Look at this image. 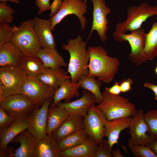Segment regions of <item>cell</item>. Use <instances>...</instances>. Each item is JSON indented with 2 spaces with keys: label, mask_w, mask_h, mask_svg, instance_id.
<instances>
[{
  "label": "cell",
  "mask_w": 157,
  "mask_h": 157,
  "mask_svg": "<svg viewBox=\"0 0 157 157\" xmlns=\"http://www.w3.org/2000/svg\"><path fill=\"white\" fill-rule=\"evenodd\" d=\"M28 76L36 77L45 68L41 59L36 56H23L18 67Z\"/></svg>",
  "instance_id": "cell-28"
},
{
  "label": "cell",
  "mask_w": 157,
  "mask_h": 157,
  "mask_svg": "<svg viewBox=\"0 0 157 157\" xmlns=\"http://www.w3.org/2000/svg\"><path fill=\"white\" fill-rule=\"evenodd\" d=\"M127 15L124 22L118 23L113 34V38L128 31L132 32L141 28L143 23L153 16L157 17V6H149L146 3L138 6H131L127 10Z\"/></svg>",
  "instance_id": "cell-4"
},
{
  "label": "cell",
  "mask_w": 157,
  "mask_h": 157,
  "mask_svg": "<svg viewBox=\"0 0 157 157\" xmlns=\"http://www.w3.org/2000/svg\"><path fill=\"white\" fill-rule=\"evenodd\" d=\"M98 145L88 136L81 144L71 149L59 151L58 157H95Z\"/></svg>",
  "instance_id": "cell-23"
},
{
  "label": "cell",
  "mask_w": 157,
  "mask_h": 157,
  "mask_svg": "<svg viewBox=\"0 0 157 157\" xmlns=\"http://www.w3.org/2000/svg\"><path fill=\"white\" fill-rule=\"evenodd\" d=\"M36 106L32 100L21 94L8 96L0 102V107L15 119L27 117Z\"/></svg>",
  "instance_id": "cell-7"
},
{
  "label": "cell",
  "mask_w": 157,
  "mask_h": 157,
  "mask_svg": "<svg viewBox=\"0 0 157 157\" xmlns=\"http://www.w3.org/2000/svg\"><path fill=\"white\" fill-rule=\"evenodd\" d=\"M155 72L156 74L157 75V67H156L155 68Z\"/></svg>",
  "instance_id": "cell-46"
},
{
  "label": "cell",
  "mask_w": 157,
  "mask_h": 157,
  "mask_svg": "<svg viewBox=\"0 0 157 157\" xmlns=\"http://www.w3.org/2000/svg\"><path fill=\"white\" fill-rule=\"evenodd\" d=\"M23 55L11 42L0 46V66L19 67Z\"/></svg>",
  "instance_id": "cell-24"
},
{
  "label": "cell",
  "mask_w": 157,
  "mask_h": 157,
  "mask_svg": "<svg viewBox=\"0 0 157 157\" xmlns=\"http://www.w3.org/2000/svg\"><path fill=\"white\" fill-rule=\"evenodd\" d=\"M87 44V42L78 35L75 38L69 39L66 44L62 46V49L69 54L67 71L66 73L69 74L72 82H77L82 76L88 74L90 55Z\"/></svg>",
  "instance_id": "cell-2"
},
{
  "label": "cell",
  "mask_w": 157,
  "mask_h": 157,
  "mask_svg": "<svg viewBox=\"0 0 157 157\" xmlns=\"http://www.w3.org/2000/svg\"><path fill=\"white\" fill-rule=\"evenodd\" d=\"M144 86L150 89L153 92L154 94L155 99L157 100V85L152 83L146 82L144 84Z\"/></svg>",
  "instance_id": "cell-42"
},
{
  "label": "cell",
  "mask_w": 157,
  "mask_h": 157,
  "mask_svg": "<svg viewBox=\"0 0 157 157\" xmlns=\"http://www.w3.org/2000/svg\"><path fill=\"white\" fill-rule=\"evenodd\" d=\"M102 95L101 101L96 106L108 120L133 117L137 111L135 105L127 98L111 94L105 90Z\"/></svg>",
  "instance_id": "cell-3"
},
{
  "label": "cell",
  "mask_w": 157,
  "mask_h": 157,
  "mask_svg": "<svg viewBox=\"0 0 157 157\" xmlns=\"http://www.w3.org/2000/svg\"><path fill=\"white\" fill-rule=\"evenodd\" d=\"M147 145L150 147L157 155V139H154Z\"/></svg>",
  "instance_id": "cell-43"
},
{
  "label": "cell",
  "mask_w": 157,
  "mask_h": 157,
  "mask_svg": "<svg viewBox=\"0 0 157 157\" xmlns=\"http://www.w3.org/2000/svg\"><path fill=\"white\" fill-rule=\"evenodd\" d=\"M128 128L130 135L128 142L129 147L137 145H147L154 139L148 134L149 128L142 109L137 111L132 117Z\"/></svg>",
  "instance_id": "cell-12"
},
{
  "label": "cell",
  "mask_w": 157,
  "mask_h": 157,
  "mask_svg": "<svg viewBox=\"0 0 157 157\" xmlns=\"http://www.w3.org/2000/svg\"><path fill=\"white\" fill-rule=\"evenodd\" d=\"M44 84L56 90L65 80L70 78L62 68H45L36 77Z\"/></svg>",
  "instance_id": "cell-22"
},
{
  "label": "cell",
  "mask_w": 157,
  "mask_h": 157,
  "mask_svg": "<svg viewBox=\"0 0 157 157\" xmlns=\"http://www.w3.org/2000/svg\"><path fill=\"white\" fill-rule=\"evenodd\" d=\"M146 33L141 27L129 34H121L113 38L116 41L121 42H128L131 47V52L129 55V60L137 65L143 63V52Z\"/></svg>",
  "instance_id": "cell-13"
},
{
  "label": "cell",
  "mask_w": 157,
  "mask_h": 157,
  "mask_svg": "<svg viewBox=\"0 0 157 157\" xmlns=\"http://www.w3.org/2000/svg\"><path fill=\"white\" fill-rule=\"evenodd\" d=\"M157 21L153 22L151 27L146 34L143 50L142 62L151 60L157 56Z\"/></svg>",
  "instance_id": "cell-29"
},
{
  "label": "cell",
  "mask_w": 157,
  "mask_h": 157,
  "mask_svg": "<svg viewBox=\"0 0 157 157\" xmlns=\"http://www.w3.org/2000/svg\"><path fill=\"white\" fill-rule=\"evenodd\" d=\"M93 5L92 21L91 28L88 38L89 40L94 31H96L100 39L105 43L108 38L107 32L109 29L108 15L111 12L106 6L105 0H90Z\"/></svg>",
  "instance_id": "cell-9"
},
{
  "label": "cell",
  "mask_w": 157,
  "mask_h": 157,
  "mask_svg": "<svg viewBox=\"0 0 157 157\" xmlns=\"http://www.w3.org/2000/svg\"><path fill=\"white\" fill-rule=\"evenodd\" d=\"M144 118L149 128L148 135L157 139V109L148 111L144 114Z\"/></svg>",
  "instance_id": "cell-32"
},
{
  "label": "cell",
  "mask_w": 157,
  "mask_h": 157,
  "mask_svg": "<svg viewBox=\"0 0 157 157\" xmlns=\"http://www.w3.org/2000/svg\"><path fill=\"white\" fill-rule=\"evenodd\" d=\"M27 118L16 119L9 126L0 130V157L5 156L9 144L27 129Z\"/></svg>",
  "instance_id": "cell-16"
},
{
  "label": "cell",
  "mask_w": 157,
  "mask_h": 157,
  "mask_svg": "<svg viewBox=\"0 0 157 157\" xmlns=\"http://www.w3.org/2000/svg\"><path fill=\"white\" fill-rule=\"evenodd\" d=\"M1 1H9L11 2H12L15 3L17 4L19 3H21V2L17 0H0Z\"/></svg>",
  "instance_id": "cell-45"
},
{
  "label": "cell",
  "mask_w": 157,
  "mask_h": 157,
  "mask_svg": "<svg viewBox=\"0 0 157 157\" xmlns=\"http://www.w3.org/2000/svg\"><path fill=\"white\" fill-rule=\"evenodd\" d=\"M95 78L84 75L81 77L78 81L80 83L81 88L89 91L94 96L98 104L101 101L103 98L100 90L102 82Z\"/></svg>",
  "instance_id": "cell-31"
},
{
  "label": "cell",
  "mask_w": 157,
  "mask_h": 157,
  "mask_svg": "<svg viewBox=\"0 0 157 157\" xmlns=\"http://www.w3.org/2000/svg\"><path fill=\"white\" fill-rule=\"evenodd\" d=\"M69 114L66 110L58 105H51L48 112L47 134L52 135L53 131L63 122Z\"/></svg>",
  "instance_id": "cell-26"
},
{
  "label": "cell",
  "mask_w": 157,
  "mask_h": 157,
  "mask_svg": "<svg viewBox=\"0 0 157 157\" xmlns=\"http://www.w3.org/2000/svg\"><path fill=\"white\" fill-rule=\"evenodd\" d=\"M88 136L85 129L79 130L57 141L58 149L63 151L73 148L84 142Z\"/></svg>",
  "instance_id": "cell-30"
},
{
  "label": "cell",
  "mask_w": 157,
  "mask_h": 157,
  "mask_svg": "<svg viewBox=\"0 0 157 157\" xmlns=\"http://www.w3.org/2000/svg\"><path fill=\"white\" fill-rule=\"evenodd\" d=\"M36 56L41 59L45 68H58L67 66L64 58L56 48H42Z\"/></svg>",
  "instance_id": "cell-27"
},
{
  "label": "cell",
  "mask_w": 157,
  "mask_h": 157,
  "mask_svg": "<svg viewBox=\"0 0 157 157\" xmlns=\"http://www.w3.org/2000/svg\"><path fill=\"white\" fill-rule=\"evenodd\" d=\"M62 6L58 13L50 18L51 21L52 31L55 26L59 23L66 16L74 14L78 19L82 31L85 30L87 24V19L84 15L87 11V2L83 0H63Z\"/></svg>",
  "instance_id": "cell-8"
},
{
  "label": "cell",
  "mask_w": 157,
  "mask_h": 157,
  "mask_svg": "<svg viewBox=\"0 0 157 157\" xmlns=\"http://www.w3.org/2000/svg\"><path fill=\"white\" fill-rule=\"evenodd\" d=\"M15 120L0 107V130L9 126Z\"/></svg>",
  "instance_id": "cell-37"
},
{
  "label": "cell",
  "mask_w": 157,
  "mask_h": 157,
  "mask_svg": "<svg viewBox=\"0 0 157 157\" xmlns=\"http://www.w3.org/2000/svg\"><path fill=\"white\" fill-rule=\"evenodd\" d=\"M112 149L108 140L103 139L98 145L95 157H111Z\"/></svg>",
  "instance_id": "cell-36"
},
{
  "label": "cell",
  "mask_w": 157,
  "mask_h": 157,
  "mask_svg": "<svg viewBox=\"0 0 157 157\" xmlns=\"http://www.w3.org/2000/svg\"><path fill=\"white\" fill-rule=\"evenodd\" d=\"M103 113L95 104L89 108L84 118V129L89 136L99 145L104 137V123L106 119Z\"/></svg>",
  "instance_id": "cell-11"
},
{
  "label": "cell",
  "mask_w": 157,
  "mask_h": 157,
  "mask_svg": "<svg viewBox=\"0 0 157 157\" xmlns=\"http://www.w3.org/2000/svg\"><path fill=\"white\" fill-rule=\"evenodd\" d=\"M132 117L119 118L110 121L104 120V137L107 138L110 148L115 144H119L118 140L121 132L128 128L132 120Z\"/></svg>",
  "instance_id": "cell-18"
},
{
  "label": "cell",
  "mask_w": 157,
  "mask_h": 157,
  "mask_svg": "<svg viewBox=\"0 0 157 157\" xmlns=\"http://www.w3.org/2000/svg\"><path fill=\"white\" fill-rule=\"evenodd\" d=\"M17 27L14 24L12 26L9 23H0V46L11 42L13 35Z\"/></svg>",
  "instance_id": "cell-33"
},
{
  "label": "cell",
  "mask_w": 157,
  "mask_h": 157,
  "mask_svg": "<svg viewBox=\"0 0 157 157\" xmlns=\"http://www.w3.org/2000/svg\"><path fill=\"white\" fill-rule=\"evenodd\" d=\"M50 0H36L35 4L38 9V13L39 15L44 12L50 10Z\"/></svg>",
  "instance_id": "cell-38"
},
{
  "label": "cell",
  "mask_w": 157,
  "mask_h": 157,
  "mask_svg": "<svg viewBox=\"0 0 157 157\" xmlns=\"http://www.w3.org/2000/svg\"><path fill=\"white\" fill-rule=\"evenodd\" d=\"M20 145L11 157H34L37 140L27 129L21 132L12 141Z\"/></svg>",
  "instance_id": "cell-19"
},
{
  "label": "cell",
  "mask_w": 157,
  "mask_h": 157,
  "mask_svg": "<svg viewBox=\"0 0 157 157\" xmlns=\"http://www.w3.org/2000/svg\"><path fill=\"white\" fill-rule=\"evenodd\" d=\"M63 3V0H53L50 5V12L49 15L50 18L58 13L60 8Z\"/></svg>",
  "instance_id": "cell-39"
},
{
  "label": "cell",
  "mask_w": 157,
  "mask_h": 157,
  "mask_svg": "<svg viewBox=\"0 0 157 157\" xmlns=\"http://www.w3.org/2000/svg\"><path fill=\"white\" fill-rule=\"evenodd\" d=\"M83 92L82 97L78 99L67 103L60 102L57 105L65 109L70 114L77 115L84 118L90 107L96 103L97 101L94 96L89 91L83 89Z\"/></svg>",
  "instance_id": "cell-15"
},
{
  "label": "cell",
  "mask_w": 157,
  "mask_h": 157,
  "mask_svg": "<svg viewBox=\"0 0 157 157\" xmlns=\"http://www.w3.org/2000/svg\"><path fill=\"white\" fill-rule=\"evenodd\" d=\"M83 129H84V117L77 115L69 114L63 122L53 131L52 135L57 141Z\"/></svg>",
  "instance_id": "cell-20"
},
{
  "label": "cell",
  "mask_w": 157,
  "mask_h": 157,
  "mask_svg": "<svg viewBox=\"0 0 157 157\" xmlns=\"http://www.w3.org/2000/svg\"><path fill=\"white\" fill-rule=\"evenodd\" d=\"M81 88L79 81L74 82L70 78L65 80L56 89L53 97V102L51 106L57 105L62 100L65 102H70L71 99L79 96V89Z\"/></svg>",
  "instance_id": "cell-21"
},
{
  "label": "cell",
  "mask_w": 157,
  "mask_h": 157,
  "mask_svg": "<svg viewBox=\"0 0 157 157\" xmlns=\"http://www.w3.org/2000/svg\"><path fill=\"white\" fill-rule=\"evenodd\" d=\"M34 19L20 23L13 35L12 42L24 56H36L42 49L33 27Z\"/></svg>",
  "instance_id": "cell-5"
},
{
  "label": "cell",
  "mask_w": 157,
  "mask_h": 157,
  "mask_svg": "<svg viewBox=\"0 0 157 157\" xmlns=\"http://www.w3.org/2000/svg\"><path fill=\"white\" fill-rule=\"evenodd\" d=\"M134 156L137 157H157L152 149L146 145H134L129 147Z\"/></svg>",
  "instance_id": "cell-35"
},
{
  "label": "cell",
  "mask_w": 157,
  "mask_h": 157,
  "mask_svg": "<svg viewBox=\"0 0 157 157\" xmlns=\"http://www.w3.org/2000/svg\"><path fill=\"white\" fill-rule=\"evenodd\" d=\"M105 90L109 93L115 95H119L121 92L120 85L117 82H116L110 88L106 87Z\"/></svg>",
  "instance_id": "cell-41"
},
{
  "label": "cell",
  "mask_w": 157,
  "mask_h": 157,
  "mask_svg": "<svg viewBox=\"0 0 157 157\" xmlns=\"http://www.w3.org/2000/svg\"><path fill=\"white\" fill-rule=\"evenodd\" d=\"M59 151L53 135L47 134L42 138L37 140L34 157H58Z\"/></svg>",
  "instance_id": "cell-25"
},
{
  "label": "cell",
  "mask_w": 157,
  "mask_h": 157,
  "mask_svg": "<svg viewBox=\"0 0 157 157\" xmlns=\"http://www.w3.org/2000/svg\"><path fill=\"white\" fill-rule=\"evenodd\" d=\"M88 49L90 55L88 75L103 83H111L118 70V59L108 56L101 46H90Z\"/></svg>",
  "instance_id": "cell-1"
},
{
  "label": "cell",
  "mask_w": 157,
  "mask_h": 157,
  "mask_svg": "<svg viewBox=\"0 0 157 157\" xmlns=\"http://www.w3.org/2000/svg\"><path fill=\"white\" fill-rule=\"evenodd\" d=\"M28 76L18 67H0V102L6 97L21 94Z\"/></svg>",
  "instance_id": "cell-6"
},
{
  "label": "cell",
  "mask_w": 157,
  "mask_h": 157,
  "mask_svg": "<svg viewBox=\"0 0 157 157\" xmlns=\"http://www.w3.org/2000/svg\"><path fill=\"white\" fill-rule=\"evenodd\" d=\"M51 21L37 17L34 18L33 27L39 44L42 49L56 48V43L52 33Z\"/></svg>",
  "instance_id": "cell-17"
},
{
  "label": "cell",
  "mask_w": 157,
  "mask_h": 157,
  "mask_svg": "<svg viewBox=\"0 0 157 157\" xmlns=\"http://www.w3.org/2000/svg\"><path fill=\"white\" fill-rule=\"evenodd\" d=\"M50 98L47 99L39 108L36 106L27 118V129L36 140L43 138L47 134V114Z\"/></svg>",
  "instance_id": "cell-14"
},
{
  "label": "cell",
  "mask_w": 157,
  "mask_h": 157,
  "mask_svg": "<svg viewBox=\"0 0 157 157\" xmlns=\"http://www.w3.org/2000/svg\"><path fill=\"white\" fill-rule=\"evenodd\" d=\"M112 156L113 157H123L121 151L119 148L115 150L112 149Z\"/></svg>",
  "instance_id": "cell-44"
},
{
  "label": "cell",
  "mask_w": 157,
  "mask_h": 157,
  "mask_svg": "<svg viewBox=\"0 0 157 157\" xmlns=\"http://www.w3.org/2000/svg\"><path fill=\"white\" fill-rule=\"evenodd\" d=\"M16 10L8 4L6 1L0 3V23H11Z\"/></svg>",
  "instance_id": "cell-34"
},
{
  "label": "cell",
  "mask_w": 157,
  "mask_h": 157,
  "mask_svg": "<svg viewBox=\"0 0 157 157\" xmlns=\"http://www.w3.org/2000/svg\"><path fill=\"white\" fill-rule=\"evenodd\" d=\"M55 90L42 83L36 77L28 76L21 94L32 100L38 106H41L46 100L53 97Z\"/></svg>",
  "instance_id": "cell-10"
},
{
  "label": "cell",
  "mask_w": 157,
  "mask_h": 157,
  "mask_svg": "<svg viewBox=\"0 0 157 157\" xmlns=\"http://www.w3.org/2000/svg\"><path fill=\"white\" fill-rule=\"evenodd\" d=\"M133 83V81L130 78L123 81L119 84L121 92L125 93L129 92L131 89V85Z\"/></svg>",
  "instance_id": "cell-40"
}]
</instances>
